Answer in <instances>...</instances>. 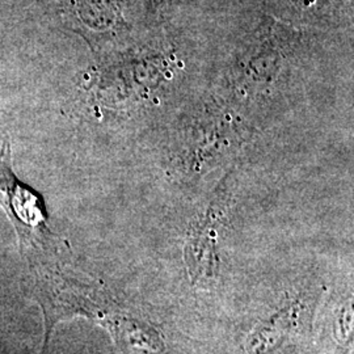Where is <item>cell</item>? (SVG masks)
Here are the masks:
<instances>
[{
	"label": "cell",
	"instance_id": "cell-1",
	"mask_svg": "<svg viewBox=\"0 0 354 354\" xmlns=\"http://www.w3.org/2000/svg\"><path fill=\"white\" fill-rule=\"evenodd\" d=\"M11 147L4 142L0 149V206L10 216L23 252L32 260L50 244L44 203L37 193L17 180L11 165Z\"/></svg>",
	"mask_w": 354,
	"mask_h": 354
}]
</instances>
